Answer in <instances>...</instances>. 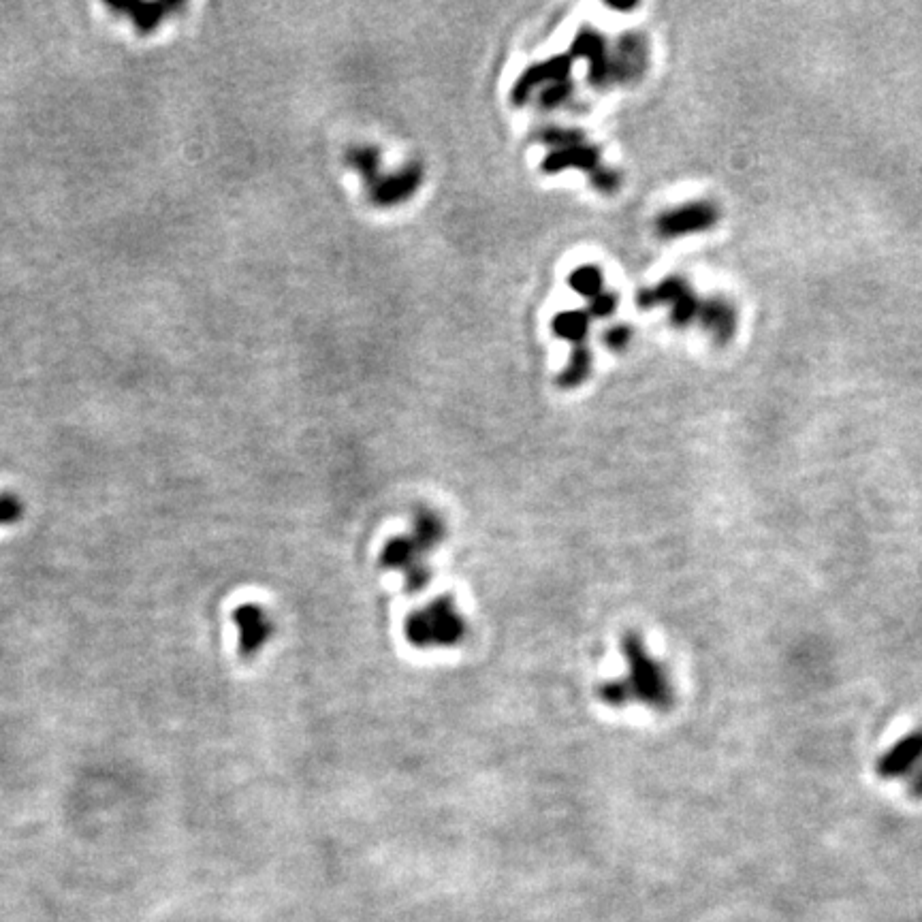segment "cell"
Listing matches in <instances>:
<instances>
[{
	"mask_svg": "<svg viewBox=\"0 0 922 922\" xmlns=\"http://www.w3.org/2000/svg\"><path fill=\"white\" fill-rule=\"evenodd\" d=\"M404 634L417 649H447L466 637V619L451 596H438L406 617Z\"/></svg>",
	"mask_w": 922,
	"mask_h": 922,
	"instance_id": "3957f363",
	"label": "cell"
},
{
	"mask_svg": "<svg viewBox=\"0 0 922 922\" xmlns=\"http://www.w3.org/2000/svg\"><path fill=\"white\" fill-rule=\"evenodd\" d=\"M538 139L555 150H564L570 146H579L585 143V133L577 129H560V126H549L538 133Z\"/></svg>",
	"mask_w": 922,
	"mask_h": 922,
	"instance_id": "e0dca14e",
	"label": "cell"
},
{
	"mask_svg": "<svg viewBox=\"0 0 922 922\" xmlns=\"http://www.w3.org/2000/svg\"><path fill=\"white\" fill-rule=\"evenodd\" d=\"M233 622L237 626V632H240L237 645H240V654L244 658L257 656L263 645L272 639V619H269L267 613L261 607H257V604H242L240 609H235Z\"/></svg>",
	"mask_w": 922,
	"mask_h": 922,
	"instance_id": "52a82bcc",
	"label": "cell"
},
{
	"mask_svg": "<svg viewBox=\"0 0 922 922\" xmlns=\"http://www.w3.org/2000/svg\"><path fill=\"white\" fill-rule=\"evenodd\" d=\"M590 180L594 184L596 190H600V193L604 195H613L617 193V188H619V173L613 171V169H604V167H598L590 173Z\"/></svg>",
	"mask_w": 922,
	"mask_h": 922,
	"instance_id": "d6986e66",
	"label": "cell"
},
{
	"mask_svg": "<svg viewBox=\"0 0 922 922\" xmlns=\"http://www.w3.org/2000/svg\"><path fill=\"white\" fill-rule=\"evenodd\" d=\"M910 790L916 799H922V769H918L912 777H910Z\"/></svg>",
	"mask_w": 922,
	"mask_h": 922,
	"instance_id": "603a6c76",
	"label": "cell"
},
{
	"mask_svg": "<svg viewBox=\"0 0 922 922\" xmlns=\"http://www.w3.org/2000/svg\"><path fill=\"white\" fill-rule=\"evenodd\" d=\"M630 338H632V331L628 325H615L604 333V344H607L611 351H622V348L628 346Z\"/></svg>",
	"mask_w": 922,
	"mask_h": 922,
	"instance_id": "7402d4cb",
	"label": "cell"
},
{
	"mask_svg": "<svg viewBox=\"0 0 922 922\" xmlns=\"http://www.w3.org/2000/svg\"><path fill=\"white\" fill-rule=\"evenodd\" d=\"M568 284L572 286V291H577L579 295H583V297H587L592 301L594 297H598L602 293V272L596 265L577 267L575 272L570 274Z\"/></svg>",
	"mask_w": 922,
	"mask_h": 922,
	"instance_id": "2e32d148",
	"label": "cell"
},
{
	"mask_svg": "<svg viewBox=\"0 0 922 922\" xmlns=\"http://www.w3.org/2000/svg\"><path fill=\"white\" fill-rule=\"evenodd\" d=\"M713 212L709 205H686V208H679L673 212H666L658 220V231L664 237H675V235H686L692 231H701L711 225Z\"/></svg>",
	"mask_w": 922,
	"mask_h": 922,
	"instance_id": "30bf717a",
	"label": "cell"
},
{
	"mask_svg": "<svg viewBox=\"0 0 922 922\" xmlns=\"http://www.w3.org/2000/svg\"><path fill=\"white\" fill-rule=\"evenodd\" d=\"M346 163L372 188L380 180V150L374 146H355L346 152Z\"/></svg>",
	"mask_w": 922,
	"mask_h": 922,
	"instance_id": "5bb4252c",
	"label": "cell"
},
{
	"mask_svg": "<svg viewBox=\"0 0 922 922\" xmlns=\"http://www.w3.org/2000/svg\"><path fill=\"white\" fill-rule=\"evenodd\" d=\"M647 69V41L641 33H624L611 58V82L634 84Z\"/></svg>",
	"mask_w": 922,
	"mask_h": 922,
	"instance_id": "5b68a950",
	"label": "cell"
},
{
	"mask_svg": "<svg viewBox=\"0 0 922 922\" xmlns=\"http://www.w3.org/2000/svg\"><path fill=\"white\" fill-rule=\"evenodd\" d=\"M617 304H619L617 293L602 291L598 297L590 301V312L598 316V319H607V316H611L617 310Z\"/></svg>",
	"mask_w": 922,
	"mask_h": 922,
	"instance_id": "ffe728a7",
	"label": "cell"
},
{
	"mask_svg": "<svg viewBox=\"0 0 922 922\" xmlns=\"http://www.w3.org/2000/svg\"><path fill=\"white\" fill-rule=\"evenodd\" d=\"M918 769H922V728L912 730L878 760V775L882 780L912 777Z\"/></svg>",
	"mask_w": 922,
	"mask_h": 922,
	"instance_id": "ba28073f",
	"label": "cell"
},
{
	"mask_svg": "<svg viewBox=\"0 0 922 922\" xmlns=\"http://www.w3.org/2000/svg\"><path fill=\"white\" fill-rule=\"evenodd\" d=\"M447 536L444 521L434 511H419L412 519V528L391 538L380 553V562L385 568L402 572L408 592H419L432 579L429 570V555H432L442 538Z\"/></svg>",
	"mask_w": 922,
	"mask_h": 922,
	"instance_id": "7a4b0ae2",
	"label": "cell"
},
{
	"mask_svg": "<svg viewBox=\"0 0 922 922\" xmlns=\"http://www.w3.org/2000/svg\"><path fill=\"white\" fill-rule=\"evenodd\" d=\"M570 69H572V58L566 54L553 56L549 60L530 65L515 82L511 90V101L515 105H526L534 88L543 86V84L566 82V79L570 77Z\"/></svg>",
	"mask_w": 922,
	"mask_h": 922,
	"instance_id": "8992f818",
	"label": "cell"
},
{
	"mask_svg": "<svg viewBox=\"0 0 922 922\" xmlns=\"http://www.w3.org/2000/svg\"><path fill=\"white\" fill-rule=\"evenodd\" d=\"M540 167H543L545 173H560L570 167L592 173L600 167V148L590 146V143H579V146L553 150L545 156V161Z\"/></svg>",
	"mask_w": 922,
	"mask_h": 922,
	"instance_id": "8fae6325",
	"label": "cell"
},
{
	"mask_svg": "<svg viewBox=\"0 0 922 922\" xmlns=\"http://www.w3.org/2000/svg\"><path fill=\"white\" fill-rule=\"evenodd\" d=\"M590 370H592L590 348H587L585 344H579L572 348V355H570L566 370L558 376V385L564 389H575L585 383L587 376H590Z\"/></svg>",
	"mask_w": 922,
	"mask_h": 922,
	"instance_id": "9a60e30c",
	"label": "cell"
},
{
	"mask_svg": "<svg viewBox=\"0 0 922 922\" xmlns=\"http://www.w3.org/2000/svg\"><path fill=\"white\" fill-rule=\"evenodd\" d=\"M626 673L604 681L598 696L609 707L645 705L654 711H669L675 703V688L666 666L649 654L639 634H626L622 641Z\"/></svg>",
	"mask_w": 922,
	"mask_h": 922,
	"instance_id": "6da1fadb",
	"label": "cell"
},
{
	"mask_svg": "<svg viewBox=\"0 0 922 922\" xmlns=\"http://www.w3.org/2000/svg\"><path fill=\"white\" fill-rule=\"evenodd\" d=\"M423 184V167L419 163L404 165L400 171L391 173V176L380 178L370 188L372 203L380 208H391V205L404 203L410 197H415L419 186Z\"/></svg>",
	"mask_w": 922,
	"mask_h": 922,
	"instance_id": "9c48e42d",
	"label": "cell"
},
{
	"mask_svg": "<svg viewBox=\"0 0 922 922\" xmlns=\"http://www.w3.org/2000/svg\"><path fill=\"white\" fill-rule=\"evenodd\" d=\"M20 517H22V502L11 494L0 496V526H9V523H15Z\"/></svg>",
	"mask_w": 922,
	"mask_h": 922,
	"instance_id": "44dd1931",
	"label": "cell"
},
{
	"mask_svg": "<svg viewBox=\"0 0 922 922\" xmlns=\"http://www.w3.org/2000/svg\"><path fill=\"white\" fill-rule=\"evenodd\" d=\"M572 92H575V86H572L570 79H566V82H558V84H549L543 92H540L538 103L543 109H555V107L564 105L572 97Z\"/></svg>",
	"mask_w": 922,
	"mask_h": 922,
	"instance_id": "ac0fdd59",
	"label": "cell"
},
{
	"mask_svg": "<svg viewBox=\"0 0 922 922\" xmlns=\"http://www.w3.org/2000/svg\"><path fill=\"white\" fill-rule=\"evenodd\" d=\"M551 329H553L555 336L562 338V340H568L575 346L585 344L587 333H590V314L583 312V310L560 312L553 319Z\"/></svg>",
	"mask_w": 922,
	"mask_h": 922,
	"instance_id": "4fadbf2b",
	"label": "cell"
},
{
	"mask_svg": "<svg viewBox=\"0 0 922 922\" xmlns=\"http://www.w3.org/2000/svg\"><path fill=\"white\" fill-rule=\"evenodd\" d=\"M607 7H611V9H617V11H630V9L637 7V3H628V5H619V3H607Z\"/></svg>",
	"mask_w": 922,
	"mask_h": 922,
	"instance_id": "cb8c5ba5",
	"label": "cell"
},
{
	"mask_svg": "<svg viewBox=\"0 0 922 922\" xmlns=\"http://www.w3.org/2000/svg\"><path fill=\"white\" fill-rule=\"evenodd\" d=\"M570 58H585L590 62V82L596 88H604L611 82V58L607 39L592 26L579 28L575 41L570 45Z\"/></svg>",
	"mask_w": 922,
	"mask_h": 922,
	"instance_id": "277c9868",
	"label": "cell"
},
{
	"mask_svg": "<svg viewBox=\"0 0 922 922\" xmlns=\"http://www.w3.org/2000/svg\"><path fill=\"white\" fill-rule=\"evenodd\" d=\"M109 7L120 13H129L135 26L139 28L141 35L150 33L161 20L165 18V13L180 9L182 5L176 3H135V0H124V3H109Z\"/></svg>",
	"mask_w": 922,
	"mask_h": 922,
	"instance_id": "7c38bea8",
	"label": "cell"
}]
</instances>
